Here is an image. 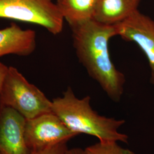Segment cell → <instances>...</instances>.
<instances>
[{"label":"cell","mask_w":154,"mask_h":154,"mask_svg":"<svg viewBox=\"0 0 154 154\" xmlns=\"http://www.w3.org/2000/svg\"><path fill=\"white\" fill-rule=\"evenodd\" d=\"M0 154H1V153H0Z\"/></svg>","instance_id":"9a60e30c"},{"label":"cell","mask_w":154,"mask_h":154,"mask_svg":"<svg viewBox=\"0 0 154 154\" xmlns=\"http://www.w3.org/2000/svg\"><path fill=\"white\" fill-rule=\"evenodd\" d=\"M0 18L37 25L53 35L62 32L64 22L52 0H0Z\"/></svg>","instance_id":"277c9868"},{"label":"cell","mask_w":154,"mask_h":154,"mask_svg":"<svg viewBox=\"0 0 154 154\" xmlns=\"http://www.w3.org/2000/svg\"><path fill=\"white\" fill-rule=\"evenodd\" d=\"M26 119L9 107L0 106V153L31 154L25 138Z\"/></svg>","instance_id":"52a82bcc"},{"label":"cell","mask_w":154,"mask_h":154,"mask_svg":"<svg viewBox=\"0 0 154 154\" xmlns=\"http://www.w3.org/2000/svg\"><path fill=\"white\" fill-rule=\"evenodd\" d=\"M98 0H57L56 4L69 26L93 19Z\"/></svg>","instance_id":"30bf717a"},{"label":"cell","mask_w":154,"mask_h":154,"mask_svg":"<svg viewBox=\"0 0 154 154\" xmlns=\"http://www.w3.org/2000/svg\"><path fill=\"white\" fill-rule=\"evenodd\" d=\"M70 27L79 61L110 99L119 102L124 91L125 77L112 63L109 51V40L117 35L116 26L92 19Z\"/></svg>","instance_id":"6da1fadb"},{"label":"cell","mask_w":154,"mask_h":154,"mask_svg":"<svg viewBox=\"0 0 154 154\" xmlns=\"http://www.w3.org/2000/svg\"><path fill=\"white\" fill-rule=\"evenodd\" d=\"M140 0H98L93 20L113 26L123 21L138 10Z\"/></svg>","instance_id":"9c48e42d"},{"label":"cell","mask_w":154,"mask_h":154,"mask_svg":"<svg viewBox=\"0 0 154 154\" xmlns=\"http://www.w3.org/2000/svg\"><path fill=\"white\" fill-rule=\"evenodd\" d=\"M77 135L53 112L26 121L25 138L31 152L67 142Z\"/></svg>","instance_id":"5b68a950"},{"label":"cell","mask_w":154,"mask_h":154,"mask_svg":"<svg viewBox=\"0 0 154 154\" xmlns=\"http://www.w3.org/2000/svg\"><path fill=\"white\" fill-rule=\"evenodd\" d=\"M36 33L15 23L0 29V58L9 54L28 56L36 48Z\"/></svg>","instance_id":"ba28073f"},{"label":"cell","mask_w":154,"mask_h":154,"mask_svg":"<svg viewBox=\"0 0 154 154\" xmlns=\"http://www.w3.org/2000/svg\"><path fill=\"white\" fill-rule=\"evenodd\" d=\"M87 154H135L120 146L117 142H100L85 149Z\"/></svg>","instance_id":"8fae6325"},{"label":"cell","mask_w":154,"mask_h":154,"mask_svg":"<svg viewBox=\"0 0 154 154\" xmlns=\"http://www.w3.org/2000/svg\"><path fill=\"white\" fill-rule=\"evenodd\" d=\"M117 35L134 42L146 56L151 69V82L154 86V21L138 10L114 25Z\"/></svg>","instance_id":"8992f818"},{"label":"cell","mask_w":154,"mask_h":154,"mask_svg":"<svg viewBox=\"0 0 154 154\" xmlns=\"http://www.w3.org/2000/svg\"><path fill=\"white\" fill-rule=\"evenodd\" d=\"M67 142H62L46 149L32 151L31 154H65L67 149Z\"/></svg>","instance_id":"7c38bea8"},{"label":"cell","mask_w":154,"mask_h":154,"mask_svg":"<svg viewBox=\"0 0 154 154\" xmlns=\"http://www.w3.org/2000/svg\"><path fill=\"white\" fill-rule=\"evenodd\" d=\"M0 106L9 107L26 120L52 112V102L19 70L9 66L0 86Z\"/></svg>","instance_id":"3957f363"},{"label":"cell","mask_w":154,"mask_h":154,"mask_svg":"<svg viewBox=\"0 0 154 154\" xmlns=\"http://www.w3.org/2000/svg\"><path fill=\"white\" fill-rule=\"evenodd\" d=\"M65 154H87L85 149H82L81 148H74L67 149Z\"/></svg>","instance_id":"5bb4252c"},{"label":"cell","mask_w":154,"mask_h":154,"mask_svg":"<svg viewBox=\"0 0 154 154\" xmlns=\"http://www.w3.org/2000/svg\"><path fill=\"white\" fill-rule=\"evenodd\" d=\"M52 112L72 132L86 134L100 142L128 143V137L118 131L125 121L99 115L90 106V97L78 98L68 87L63 95L51 100Z\"/></svg>","instance_id":"7a4b0ae2"},{"label":"cell","mask_w":154,"mask_h":154,"mask_svg":"<svg viewBox=\"0 0 154 154\" xmlns=\"http://www.w3.org/2000/svg\"><path fill=\"white\" fill-rule=\"evenodd\" d=\"M8 66L0 62V86L4 78L6 72L8 70Z\"/></svg>","instance_id":"4fadbf2b"}]
</instances>
